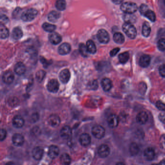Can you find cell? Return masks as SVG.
<instances>
[{
  "label": "cell",
  "instance_id": "obj_1",
  "mask_svg": "<svg viewBox=\"0 0 165 165\" xmlns=\"http://www.w3.org/2000/svg\"><path fill=\"white\" fill-rule=\"evenodd\" d=\"M122 28L124 32L129 38L132 39L135 38L137 34V30L135 27L134 26L132 23L125 22L123 25Z\"/></svg>",
  "mask_w": 165,
  "mask_h": 165
},
{
  "label": "cell",
  "instance_id": "obj_2",
  "mask_svg": "<svg viewBox=\"0 0 165 165\" xmlns=\"http://www.w3.org/2000/svg\"><path fill=\"white\" fill-rule=\"evenodd\" d=\"M38 11L34 8H30L24 11L21 15V19L25 22L32 21L37 17Z\"/></svg>",
  "mask_w": 165,
  "mask_h": 165
},
{
  "label": "cell",
  "instance_id": "obj_3",
  "mask_svg": "<svg viewBox=\"0 0 165 165\" xmlns=\"http://www.w3.org/2000/svg\"><path fill=\"white\" fill-rule=\"evenodd\" d=\"M121 9L125 14H133L137 10V6L135 3L132 2H125L122 3Z\"/></svg>",
  "mask_w": 165,
  "mask_h": 165
},
{
  "label": "cell",
  "instance_id": "obj_4",
  "mask_svg": "<svg viewBox=\"0 0 165 165\" xmlns=\"http://www.w3.org/2000/svg\"><path fill=\"white\" fill-rule=\"evenodd\" d=\"M92 133L94 137L100 139L104 136L105 129L101 125H95L92 128Z\"/></svg>",
  "mask_w": 165,
  "mask_h": 165
},
{
  "label": "cell",
  "instance_id": "obj_5",
  "mask_svg": "<svg viewBox=\"0 0 165 165\" xmlns=\"http://www.w3.org/2000/svg\"><path fill=\"white\" fill-rule=\"evenodd\" d=\"M97 38L100 42L102 44H107L110 41V35L107 31L104 29H101L98 31Z\"/></svg>",
  "mask_w": 165,
  "mask_h": 165
},
{
  "label": "cell",
  "instance_id": "obj_6",
  "mask_svg": "<svg viewBox=\"0 0 165 165\" xmlns=\"http://www.w3.org/2000/svg\"><path fill=\"white\" fill-rule=\"evenodd\" d=\"M47 87V89L49 91L52 93H56L59 90V83L56 79H52L49 81Z\"/></svg>",
  "mask_w": 165,
  "mask_h": 165
},
{
  "label": "cell",
  "instance_id": "obj_7",
  "mask_svg": "<svg viewBox=\"0 0 165 165\" xmlns=\"http://www.w3.org/2000/svg\"><path fill=\"white\" fill-rule=\"evenodd\" d=\"M110 153V148L106 144H102L99 147L98 154L101 158H106L109 155Z\"/></svg>",
  "mask_w": 165,
  "mask_h": 165
},
{
  "label": "cell",
  "instance_id": "obj_8",
  "mask_svg": "<svg viewBox=\"0 0 165 165\" xmlns=\"http://www.w3.org/2000/svg\"><path fill=\"white\" fill-rule=\"evenodd\" d=\"M61 137L64 140L70 139L72 136V129L68 125L64 126L60 132Z\"/></svg>",
  "mask_w": 165,
  "mask_h": 165
},
{
  "label": "cell",
  "instance_id": "obj_9",
  "mask_svg": "<svg viewBox=\"0 0 165 165\" xmlns=\"http://www.w3.org/2000/svg\"><path fill=\"white\" fill-rule=\"evenodd\" d=\"M2 81L6 84H11L14 80V74L11 71H7L2 75Z\"/></svg>",
  "mask_w": 165,
  "mask_h": 165
},
{
  "label": "cell",
  "instance_id": "obj_10",
  "mask_svg": "<svg viewBox=\"0 0 165 165\" xmlns=\"http://www.w3.org/2000/svg\"><path fill=\"white\" fill-rule=\"evenodd\" d=\"M70 78V73L69 70H63L61 71L59 74V78L63 84H67Z\"/></svg>",
  "mask_w": 165,
  "mask_h": 165
},
{
  "label": "cell",
  "instance_id": "obj_11",
  "mask_svg": "<svg viewBox=\"0 0 165 165\" xmlns=\"http://www.w3.org/2000/svg\"><path fill=\"white\" fill-rule=\"evenodd\" d=\"M107 123L111 128H116L119 124V118L114 114L110 115L107 118Z\"/></svg>",
  "mask_w": 165,
  "mask_h": 165
},
{
  "label": "cell",
  "instance_id": "obj_12",
  "mask_svg": "<svg viewBox=\"0 0 165 165\" xmlns=\"http://www.w3.org/2000/svg\"><path fill=\"white\" fill-rule=\"evenodd\" d=\"M48 123L50 126L52 127H57L61 123L60 117L56 115H52L50 116L48 118Z\"/></svg>",
  "mask_w": 165,
  "mask_h": 165
},
{
  "label": "cell",
  "instance_id": "obj_13",
  "mask_svg": "<svg viewBox=\"0 0 165 165\" xmlns=\"http://www.w3.org/2000/svg\"><path fill=\"white\" fill-rule=\"evenodd\" d=\"M32 156L34 159L39 160L43 155L44 150L41 147H36L32 151Z\"/></svg>",
  "mask_w": 165,
  "mask_h": 165
},
{
  "label": "cell",
  "instance_id": "obj_14",
  "mask_svg": "<svg viewBox=\"0 0 165 165\" xmlns=\"http://www.w3.org/2000/svg\"><path fill=\"white\" fill-rule=\"evenodd\" d=\"M49 40L50 42L53 44H59L61 43L62 38L61 35L57 32H51V34L49 35Z\"/></svg>",
  "mask_w": 165,
  "mask_h": 165
},
{
  "label": "cell",
  "instance_id": "obj_15",
  "mask_svg": "<svg viewBox=\"0 0 165 165\" xmlns=\"http://www.w3.org/2000/svg\"><path fill=\"white\" fill-rule=\"evenodd\" d=\"M12 142L15 145L17 146H21L24 143V139L22 135L16 133L13 136Z\"/></svg>",
  "mask_w": 165,
  "mask_h": 165
},
{
  "label": "cell",
  "instance_id": "obj_16",
  "mask_svg": "<svg viewBox=\"0 0 165 165\" xmlns=\"http://www.w3.org/2000/svg\"><path fill=\"white\" fill-rule=\"evenodd\" d=\"M148 120V116L147 112H141L137 116V121L140 124H145L147 122Z\"/></svg>",
  "mask_w": 165,
  "mask_h": 165
},
{
  "label": "cell",
  "instance_id": "obj_17",
  "mask_svg": "<svg viewBox=\"0 0 165 165\" xmlns=\"http://www.w3.org/2000/svg\"><path fill=\"white\" fill-rule=\"evenodd\" d=\"M71 46L68 43H64L58 48V52L61 55H66L70 53Z\"/></svg>",
  "mask_w": 165,
  "mask_h": 165
},
{
  "label": "cell",
  "instance_id": "obj_18",
  "mask_svg": "<svg viewBox=\"0 0 165 165\" xmlns=\"http://www.w3.org/2000/svg\"><path fill=\"white\" fill-rule=\"evenodd\" d=\"M79 141H80V143L82 146H87L91 143V137L88 134L83 133L80 136Z\"/></svg>",
  "mask_w": 165,
  "mask_h": 165
},
{
  "label": "cell",
  "instance_id": "obj_19",
  "mask_svg": "<svg viewBox=\"0 0 165 165\" xmlns=\"http://www.w3.org/2000/svg\"><path fill=\"white\" fill-rule=\"evenodd\" d=\"M26 66L23 63L20 62L17 63L14 67V71L19 75H23L26 72Z\"/></svg>",
  "mask_w": 165,
  "mask_h": 165
},
{
  "label": "cell",
  "instance_id": "obj_20",
  "mask_svg": "<svg viewBox=\"0 0 165 165\" xmlns=\"http://www.w3.org/2000/svg\"><path fill=\"white\" fill-rule=\"evenodd\" d=\"M59 149L56 145H51L49 148L48 155L52 159H56L59 154Z\"/></svg>",
  "mask_w": 165,
  "mask_h": 165
},
{
  "label": "cell",
  "instance_id": "obj_21",
  "mask_svg": "<svg viewBox=\"0 0 165 165\" xmlns=\"http://www.w3.org/2000/svg\"><path fill=\"white\" fill-rule=\"evenodd\" d=\"M151 62V57L147 55H144L141 57L139 61L140 66L142 67L147 68L148 67Z\"/></svg>",
  "mask_w": 165,
  "mask_h": 165
},
{
  "label": "cell",
  "instance_id": "obj_22",
  "mask_svg": "<svg viewBox=\"0 0 165 165\" xmlns=\"http://www.w3.org/2000/svg\"><path fill=\"white\" fill-rule=\"evenodd\" d=\"M101 86L105 91H109L112 88V82L109 78H104L101 81Z\"/></svg>",
  "mask_w": 165,
  "mask_h": 165
},
{
  "label": "cell",
  "instance_id": "obj_23",
  "mask_svg": "<svg viewBox=\"0 0 165 165\" xmlns=\"http://www.w3.org/2000/svg\"><path fill=\"white\" fill-rule=\"evenodd\" d=\"M12 123L15 128H21L24 125V120L20 116H16L13 119Z\"/></svg>",
  "mask_w": 165,
  "mask_h": 165
},
{
  "label": "cell",
  "instance_id": "obj_24",
  "mask_svg": "<svg viewBox=\"0 0 165 165\" xmlns=\"http://www.w3.org/2000/svg\"><path fill=\"white\" fill-rule=\"evenodd\" d=\"M144 156L147 160H152L154 159L155 156V152L152 148H147L144 151Z\"/></svg>",
  "mask_w": 165,
  "mask_h": 165
},
{
  "label": "cell",
  "instance_id": "obj_25",
  "mask_svg": "<svg viewBox=\"0 0 165 165\" xmlns=\"http://www.w3.org/2000/svg\"><path fill=\"white\" fill-rule=\"evenodd\" d=\"M61 17V14L56 11H51L48 15V19L49 21L52 22H55L58 21Z\"/></svg>",
  "mask_w": 165,
  "mask_h": 165
},
{
  "label": "cell",
  "instance_id": "obj_26",
  "mask_svg": "<svg viewBox=\"0 0 165 165\" xmlns=\"http://www.w3.org/2000/svg\"><path fill=\"white\" fill-rule=\"evenodd\" d=\"M23 36V32L20 27H16L13 30L12 36L14 40L20 39Z\"/></svg>",
  "mask_w": 165,
  "mask_h": 165
},
{
  "label": "cell",
  "instance_id": "obj_27",
  "mask_svg": "<svg viewBox=\"0 0 165 165\" xmlns=\"http://www.w3.org/2000/svg\"><path fill=\"white\" fill-rule=\"evenodd\" d=\"M151 28L148 22H145L143 23L142 28V34L144 37H147L151 33Z\"/></svg>",
  "mask_w": 165,
  "mask_h": 165
},
{
  "label": "cell",
  "instance_id": "obj_28",
  "mask_svg": "<svg viewBox=\"0 0 165 165\" xmlns=\"http://www.w3.org/2000/svg\"><path fill=\"white\" fill-rule=\"evenodd\" d=\"M113 40L118 44H122L124 43L125 38L123 34L121 32H116L113 35Z\"/></svg>",
  "mask_w": 165,
  "mask_h": 165
},
{
  "label": "cell",
  "instance_id": "obj_29",
  "mask_svg": "<svg viewBox=\"0 0 165 165\" xmlns=\"http://www.w3.org/2000/svg\"><path fill=\"white\" fill-rule=\"evenodd\" d=\"M86 46L89 53L93 54L97 52V47L94 42L91 40H89L87 42Z\"/></svg>",
  "mask_w": 165,
  "mask_h": 165
},
{
  "label": "cell",
  "instance_id": "obj_30",
  "mask_svg": "<svg viewBox=\"0 0 165 165\" xmlns=\"http://www.w3.org/2000/svg\"><path fill=\"white\" fill-rule=\"evenodd\" d=\"M60 162L63 165H70L71 162V158L67 154H63L60 157Z\"/></svg>",
  "mask_w": 165,
  "mask_h": 165
},
{
  "label": "cell",
  "instance_id": "obj_31",
  "mask_svg": "<svg viewBox=\"0 0 165 165\" xmlns=\"http://www.w3.org/2000/svg\"><path fill=\"white\" fill-rule=\"evenodd\" d=\"M9 32L8 29L4 26V25L1 24L0 25V36L1 39H6L9 36Z\"/></svg>",
  "mask_w": 165,
  "mask_h": 165
},
{
  "label": "cell",
  "instance_id": "obj_32",
  "mask_svg": "<svg viewBox=\"0 0 165 165\" xmlns=\"http://www.w3.org/2000/svg\"><path fill=\"white\" fill-rule=\"evenodd\" d=\"M42 27L47 32H53L55 30L56 27L54 25L45 22L42 25Z\"/></svg>",
  "mask_w": 165,
  "mask_h": 165
},
{
  "label": "cell",
  "instance_id": "obj_33",
  "mask_svg": "<svg viewBox=\"0 0 165 165\" xmlns=\"http://www.w3.org/2000/svg\"><path fill=\"white\" fill-rule=\"evenodd\" d=\"M129 58V54L128 52H124L119 55V60L120 62L124 64L127 62Z\"/></svg>",
  "mask_w": 165,
  "mask_h": 165
},
{
  "label": "cell",
  "instance_id": "obj_34",
  "mask_svg": "<svg viewBox=\"0 0 165 165\" xmlns=\"http://www.w3.org/2000/svg\"><path fill=\"white\" fill-rule=\"evenodd\" d=\"M57 9L59 11H63L66 8V2L65 0H57L55 4Z\"/></svg>",
  "mask_w": 165,
  "mask_h": 165
},
{
  "label": "cell",
  "instance_id": "obj_35",
  "mask_svg": "<svg viewBox=\"0 0 165 165\" xmlns=\"http://www.w3.org/2000/svg\"><path fill=\"white\" fill-rule=\"evenodd\" d=\"M144 15L152 22H154L156 20L155 14L152 10L149 9L146 11V12L145 13Z\"/></svg>",
  "mask_w": 165,
  "mask_h": 165
},
{
  "label": "cell",
  "instance_id": "obj_36",
  "mask_svg": "<svg viewBox=\"0 0 165 165\" xmlns=\"http://www.w3.org/2000/svg\"><path fill=\"white\" fill-rule=\"evenodd\" d=\"M79 51L80 53L84 57H87L89 55V51L88 50L86 45L84 44H80L79 45Z\"/></svg>",
  "mask_w": 165,
  "mask_h": 165
},
{
  "label": "cell",
  "instance_id": "obj_37",
  "mask_svg": "<svg viewBox=\"0 0 165 165\" xmlns=\"http://www.w3.org/2000/svg\"><path fill=\"white\" fill-rule=\"evenodd\" d=\"M124 19L125 20V22L128 23H133L135 22L136 20V18L133 14H125L124 16Z\"/></svg>",
  "mask_w": 165,
  "mask_h": 165
},
{
  "label": "cell",
  "instance_id": "obj_38",
  "mask_svg": "<svg viewBox=\"0 0 165 165\" xmlns=\"http://www.w3.org/2000/svg\"><path fill=\"white\" fill-rule=\"evenodd\" d=\"M46 72L43 70H38L37 73H36V77L37 81L38 82H40L43 80L45 77L46 76Z\"/></svg>",
  "mask_w": 165,
  "mask_h": 165
},
{
  "label": "cell",
  "instance_id": "obj_39",
  "mask_svg": "<svg viewBox=\"0 0 165 165\" xmlns=\"http://www.w3.org/2000/svg\"><path fill=\"white\" fill-rule=\"evenodd\" d=\"M139 147L136 143H132L130 146V152L132 155H136L139 153Z\"/></svg>",
  "mask_w": 165,
  "mask_h": 165
},
{
  "label": "cell",
  "instance_id": "obj_40",
  "mask_svg": "<svg viewBox=\"0 0 165 165\" xmlns=\"http://www.w3.org/2000/svg\"><path fill=\"white\" fill-rule=\"evenodd\" d=\"M157 48L160 51H165V39L161 38L157 43Z\"/></svg>",
  "mask_w": 165,
  "mask_h": 165
},
{
  "label": "cell",
  "instance_id": "obj_41",
  "mask_svg": "<svg viewBox=\"0 0 165 165\" xmlns=\"http://www.w3.org/2000/svg\"><path fill=\"white\" fill-rule=\"evenodd\" d=\"M159 145L161 148L165 150V134L161 136L159 140Z\"/></svg>",
  "mask_w": 165,
  "mask_h": 165
},
{
  "label": "cell",
  "instance_id": "obj_42",
  "mask_svg": "<svg viewBox=\"0 0 165 165\" xmlns=\"http://www.w3.org/2000/svg\"><path fill=\"white\" fill-rule=\"evenodd\" d=\"M148 7L147 5L142 4L141 5L140 7V12L141 14L144 15L145 13L146 12V11L149 10Z\"/></svg>",
  "mask_w": 165,
  "mask_h": 165
},
{
  "label": "cell",
  "instance_id": "obj_43",
  "mask_svg": "<svg viewBox=\"0 0 165 165\" xmlns=\"http://www.w3.org/2000/svg\"><path fill=\"white\" fill-rule=\"evenodd\" d=\"M156 106L157 109L162 111H165V104L162 103V101H157Z\"/></svg>",
  "mask_w": 165,
  "mask_h": 165
},
{
  "label": "cell",
  "instance_id": "obj_44",
  "mask_svg": "<svg viewBox=\"0 0 165 165\" xmlns=\"http://www.w3.org/2000/svg\"><path fill=\"white\" fill-rule=\"evenodd\" d=\"M159 72L161 76L165 77V64H162L160 66Z\"/></svg>",
  "mask_w": 165,
  "mask_h": 165
},
{
  "label": "cell",
  "instance_id": "obj_45",
  "mask_svg": "<svg viewBox=\"0 0 165 165\" xmlns=\"http://www.w3.org/2000/svg\"><path fill=\"white\" fill-rule=\"evenodd\" d=\"M7 135V131L5 130V129H1V136H0L1 141H3L6 139Z\"/></svg>",
  "mask_w": 165,
  "mask_h": 165
},
{
  "label": "cell",
  "instance_id": "obj_46",
  "mask_svg": "<svg viewBox=\"0 0 165 165\" xmlns=\"http://www.w3.org/2000/svg\"><path fill=\"white\" fill-rule=\"evenodd\" d=\"M120 49L119 48H116L115 49H113L110 52V55L111 57H114L119 52Z\"/></svg>",
  "mask_w": 165,
  "mask_h": 165
},
{
  "label": "cell",
  "instance_id": "obj_47",
  "mask_svg": "<svg viewBox=\"0 0 165 165\" xmlns=\"http://www.w3.org/2000/svg\"><path fill=\"white\" fill-rule=\"evenodd\" d=\"M158 118L162 123L165 124V112H162L159 113L158 116Z\"/></svg>",
  "mask_w": 165,
  "mask_h": 165
},
{
  "label": "cell",
  "instance_id": "obj_48",
  "mask_svg": "<svg viewBox=\"0 0 165 165\" xmlns=\"http://www.w3.org/2000/svg\"><path fill=\"white\" fill-rule=\"evenodd\" d=\"M91 88L93 90L97 89L98 88V82L96 80H94L91 83Z\"/></svg>",
  "mask_w": 165,
  "mask_h": 165
},
{
  "label": "cell",
  "instance_id": "obj_49",
  "mask_svg": "<svg viewBox=\"0 0 165 165\" xmlns=\"http://www.w3.org/2000/svg\"><path fill=\"white\" fill-rule=\"evenodd\" d=\"M39 119V116L37 113H34L32 116L31 121L33 122H37Z\"/></svg>",
  "mask_w": 165,
  "mask_h": 165
},
{
  "label": "cell",
  "instance_id": "obj_50",
  "mask_svg": "<svg viewBox=\"0 0 165 165\" xmlns=\"http://www.w3.org/2000/svg\"><path fill=\"white\" fill-rule=\"evenodd\" d=\"M124 1V0H111V1L116 5H119L123 2Z\"/></svg>",
  "mask_w": 165,
  "mask_h": 165
},
{
  "label": "cell",
  "instance_id": "obj_51",
  "mask_svg": "<svg viewBox=\"0 0 165 165\" xmlns=\"http://www.w3.org/2000/svg\"><path fill=\"white\" fill-rule=\"evenodd\" d=\"M159 165H165V159L162 160L160 162Z\"/></svg>",
  "mask_w": 165,
  "mask_h": 165
},
{
  "label": "cell",
  "instance_id": "obj_52",
  "mask_svg": "<svg viewBox=\"0 0 165 165\" xmlns=\"http://www.w3.org/2000/svg\"><path fill=\"white\" fill-rule=\"evenodd\" d=\"M116 165H125L124 163H122V162H118V163H117L116 164Z\"/></svg>",
  "mask_w": 165,
  "mask_h": 165
},
{
  "label": "cell",
  "instance_id": "obj_53",
  "mask_svg": "<svg viewBox=\"0 0 165 165\" xmlns=\"http://www.w3.org/2000/svg\"><path fill=\"white\" fill-rule=\"evenodd\" d=\"M159 165V164H153V165Z\"/></svg>",
  "mask_w": 165,
  "mask_h": 165
},
{
  "label": "cell",
  "instance_id": "obj_54",
  "mask_svg": "<svg viewBox=\"0 0 165 165\" xmlns=\"http://www.w3.org/2000/svg\"><path fill=\"white\" fill-rule=\"evenodd\" d=\"M81 165V164H78V165Z\"/></svg>",
  "mask_w": 165,
  "mask_h": 165
},
{
  "label": "cell",
  "instance_id": "obj_55",
  "mask_svg": "<svg viewBox=\"0 0 165 165\" xmlns=\"http://www.w3.org/2000/svg\"><path fill=\"white\" fill-rule=\"evenodd\" d=\"M164 3H165V0H164Z\"/></svg>",
  "mask_w": 165,
  "mask_h": 165
}]
</instances>
